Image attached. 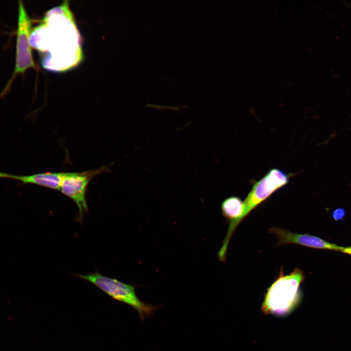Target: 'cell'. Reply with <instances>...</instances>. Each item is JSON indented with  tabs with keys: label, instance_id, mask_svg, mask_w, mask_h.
<instances>
[{
	"label": "cell",
	"instance_id": "2",
	"mask_svg": "<svg viewBox=\"0 0 351 351\" xmlns=\"http://www.w3.org/2000/svg\"><path fill=\"white\" fill-rule=\"evenodd\" d=\"M303 272L298 268L284 275L282 269L277 279L267 289L262 305L266 314L284 317L299 305L302 298L300 285L304 281Z\"/></svg>",
	"mask_w": 351,
	"mask_h": 351
},
{
	"label": "cell",
	"instance_id": "5",
	"mask_svg": "<svg viewBox=\"0 0 351 351\" xmlns=\"http://www.w3.org/2000/svg\"><path fill=\"white\" fill-rule=\"evenodd\" d=\"M31 26L32 20L28 16L22 1L20 0L17 30L16 63L12 78L6 86L4 91H7L13 79L18 74H23L30 68H36L30 42Z\"/></svg>",
	"mask_w": 351,
	"mask_h": 351
},
{
	"label": "cell",
	"instance_id": "8",
	"mask_svg": "<svg viewBox=\"0 0 351 351\" xmlns=\"http://www.w3.org/2000/svg\"><path fill=\"white\" fill-rule=\"evenodd\" d=\"M65 173L47 172L23 176L0 172V178L15 179L24 184H34L60 190Z\"/></svg>",
	"mask_w": 351,
	"mask_h": 351
},
{
	"label": "cell",
	"instance_id": "1",
	"mask_svg": "<svg viewBox=\"0 0 351 351\" xmlns=\"http://www.w3.org/2000/svg\"><path fill=\"white\" fill-rule=\"evenodd\" d=\"M31 46L42 52V67L62 72L82 59L81 40L67 1L49 10L31 32Z\"/></svg>",
	"mask_w": 351,
	"mask_h": 351
},
{
	"label": "cell",
	"instance_id": "9",
	"mask_svg": "<svg viewBox=\"0 0 351 351\" xmlns=\"http://www.w3.org/2000/svg\"><path fill=\"white\" fill-rule=\"evenodd\" d=\"M223 215L229 221L234 220L242 214L243 210V201L236 196L226 198L221 206Z\"/></svg>",
	"mask_w": 351,
	"mask_h": 351
},
{
	"label": "cell",
	"instance_id": "7",
	"mask_svg": "<svg viewBox=\"0 0 351 351\" xmlns=\"http://www.w3.org/2000/svg\"><path fill=\"white\" fill-rule=\"evenodd\" d=\"M274 234L278 241V245L296 244L302 246L319 249H328L340 251L342 247L329 243L321 238L309 234H299L278 228L269 230Z\"/></svg>",
	"mask_w": 351,
	"mask_h": 351
},
{
	"label": "cell",
	"instance_id": "3",
	"mask_svg": "<svg viewBox=\"0 0 351 351\" xmlns=\"http://www.w3.org/2000/svg\"><path fill=\"white\" fill-rule=\"evenodd\" d=\"M289 180V176L288 174L279 169L273 168L254 184L243 201L242 214L237 219L229 221L228 231L219 250L221 254L227 253L232 235L241 221L274 192L286 185Z\"/></svg>",
	"mask_w": 351,
	"mask_h": 351
},
{
	"label": "cell",
	"instance_id": "11",
	"mask_svg": "<svg viewBox=\"0 0 351 351\" xmlns=\"http://www.w3.org/2000/svg\"><path fill=\"white\" fill-rule=\"evenodd\" d=\"M340 252L351 254V247H343Z\"/></svg>",
	"mask_w": 351,
	"mask_h": 351
},
{
	"label": "cell",
	"instance_id": "6",
	"mask_svg": "<svg viewBox=\"0 0 351 351\" xmlns=\"http://www.w3.org/2000/svg\"><path fill=\"white\" fill-rule=\"evenodd\" d=\"M104 169L102 167L82 172L65 173L60 191L76 204L78 209V219L80 221L88 211L86 199L88 183L95 175L104 171Z\"/></svg>",
	"mask_w": 351,
	"mask_h": 351
},
{
	"label": "cell",
	"instance_id": "4",
	"mask_svg": "<svg viewBox=\"0 0 351 351\" xmlns=\"http://www.w3.org/2000/svg\"><path fill=\"white\" fill-rule=\"evenodd\" d=\"M76 275L93 284L114 299L132 307L138 312L141 320L151 316L156 309V306L146 304L138 298L134 286L97 272Z\"/></svg>",
	"mask_w": 351,
	"mask_h": 351
},
{
	"label": "cell",
	"instance_id": "10",
	"mask_svg": "<svg viewBox=\"0 0 351 351\" xmlns=\"http://www.w3.org/2000/svg\"><path fill=\"white\" fill-rule=\"evenodd\" d=\"M345 212L343 209H337L333 213V217L336 220H339L344 217Z\"/></svg>",
	"mask_w": 351,
	"mask_h": 351
}]
</instances>
